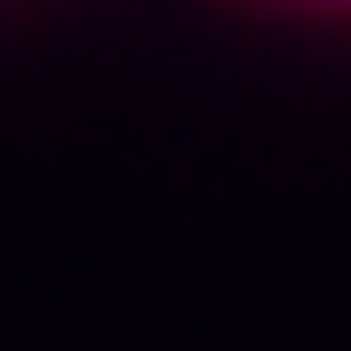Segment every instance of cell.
<instances>
[{"instance_id": "1", "label": "cell", "mask_w": 351, "mask_h": 351, "mask_svg": "<svg viewBox=\"0 0 351 351\" xmlns=\"http://www.w3.org/2000/svg\"><path fill=\"white\" fill-rule=\"evenodd\" d=\"M274 8H336V16H351V0H274Z\"/></svg>"}]
</instances>
